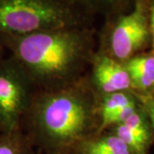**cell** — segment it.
I'll list each match as a JSON object with an SVG mask.
<instances>
[{"mask_svg": "<svg viewBox=\"0 0 154 154\" xmlns=\"http://www.w3.org/2000/svg\"><path fill=\"white\" fill-rule=\"evenodd\" d=\"M95 33L94 26L71 27L0 34V39L39 92L66 88L82 80L96 52Z\"/></svg>", "mask_w": 154, "mask_h": 154, "instance_id": "1", "label": "cell"}, {"mask_svg": "<svg viewBox=\"0 0 154 154\" xmlns=\"http://www.w3.org/2000/svg\"><path fill=\"white\" fill-rule=\"evenodd\" d=\"M99 96L84 77L66 88L38 92L23 122L32 143L69 154L99 133Z\"/></svg>", "mask_w": 154, "mask_h": 154, "instance_id": "2", "label": "cell"}, {"mask_svg": "<svg viewBox=\"0 0 154 154\" xmlns=\"http://www.w3.org/2000/svg\"><path fill=\"white\" fill-rule=\"evenodd\" d=\"M94 19L75 0H0V34L93 26Z\"/></svg>", "mask_w": 154, "mask_h": 154, "instance_id": "3", "label": "cell"}, {"mask_svg": "<svg viewBox=\"0 0 154 154\" xmlns=\"http://www.w3.org/2000/svg\"><path fill=\"white\" fill-rule=\"evenodd\" d=\"M150 1L134 0L128 12L105 19L98 51L123 63L151 45Z\"/></svg>", "mask_w": 154, "mask_h": 154, "instance_id": "4", "label": "cell"}, {"mask_svg": "<svg viewBox=\"0 0 154 154\" xmlns=\"http://www.w3.org/2000/svg\"><path fill=\"white\" fill-rule=\"evenodd\" d=\"M38 90L13 57L0 59V133L21 129Z\"/></svg>", "mask_w": 154, "mask_h": 154, "instance_id": "5", "label": "cell"}, {"mask_svg": "<svg viewBox=\"0 0 154 154\" xmlns=\"http://www.w3.org/2000/svg\"><path fill=\"white\" fill-rule=\"evenodd\" d=\"M90 68L88 81L99 97L118 92H133L130 76L124 63L97 51Z\"/></svg>", "mask_w": 154, "mask_h": 154, "instance_id": "6", "label": "cell"}, {"mask_svg": "<svg viewBox=\"0 0 154 154\" xmlns=\"http://www.w3.org/2000/svg\"><path fill=\"white\" fill-rule=\"evenodd\" d=\"M129 74L134 94L138 97L154 93V52L140 53L123 63Z\"/></svg>", "mask_w": 154, "mask_h": 154, "instance_id": "7", "label": "cell"}, {"mask_svg": "<svg viewBox=\"0 0 154 154\" xmlns=\"http://www.w3.org/2000/svg\"><path fill=\"white\" fill-rule=\"evenodd\" d=\"M75 153L133 154L120 138L109 131L88 139L77 148Z\"/></svg>", "mask_w": 154, "mask_h": 154, "instance_id": "8", "label": "cell"}, {"mask_svg": "<svg viewBox=\"0 0 154 154\" xmlns=\"http://www.w3.org/2000/svg\"><path fill=\"white\" fill-rule=\"evenodd\" d=\"M99 133L106 121L111 116L128 105L140 102V99L133 92H118L114 94H105L99 97Z\"/></svg>", "mask_w": 154, "mask_h": 154, "instance_id": "9", "label": "cell"}, {"mask_svg": "<svg viewBox=\"0 0 154 154\" xmlns=\"http://www.w3.org/2000/svg\"><path fill=\"white\" fill-rule=\"evenodd\" d=\"M90 16L101 15L108 19L130 11L134 0H75Z\"/></svg>", "mask_w": 154, "mask_h": 154, "instance_id": "10", "label": "cell"}, {"mask_svg": "<svg viewBox=\"0 0 154 154\" xmlns=\"http://www.w3.org/2000/svg\"><path fill=\"white\" fill-rule=\"evenodd\" d=\"M33 143L22 129L0 133V154H33Z\"/></svg>", "mask_w": 154, "mask_h": 154, "instance_id": "11", "label": "cell"}, {"mask_svg": "<svg viewBox=\"0 0 154 154\" xmlns=\"http://www.w3.org/2000/svg\"><path fill=\"white\" fill-rule=\"evenodd\" d=\"M109 132L114 134L126 144L133 154H146L152 143V139L143 137L129 130L124 124H117L110 128Z\"/></svg>", "mask_w": 154, "mask_h": 154, "instance_id": "12", "label": "cell"}, {"mask_svg": "<svg viewBox=\"0 0 154 154\" xmlns=\"http://www.w3.org/2000/svg\"><path fill=\"white\" fill-rule=\"evenodd\" d=\"M138 99H140L142 108L147 116L151 128L154 135V93L148 96L138 97Z\"/></svg>", "mask_w": 154, "mask_h": 154, "instance_id": "13", "label": "cell"}, {"mask_svg": "<svg viewBox=\"0 0 154 154\" xmlns=\"http://www.w3.org/2000/svg\"><path fill=\"white\" fill-rule=\"evenodd\" d=\"M149 25H150V33L152 38V51L154 52V0L150 1L149 8Z\"/></svg>", "mask_w": 154, "mask_h": 154, "instance_id": "14", "label": "cell"}, {"mask_svg": "<svg viewBox=\"0 0 154 154\" xmlns=\"http://www.w3.org/2000/svg\"><path fill=\"white\" fill-rule=\"evenodd\" d=\"M4 49H5V47H4V45L2 44V42H1V39H0V59H2L3 57H4Z\"/></svg>", "mask_w": 154, "mask_h": 154, "instance_id": "15", "label": "cell"}]
</instances>
